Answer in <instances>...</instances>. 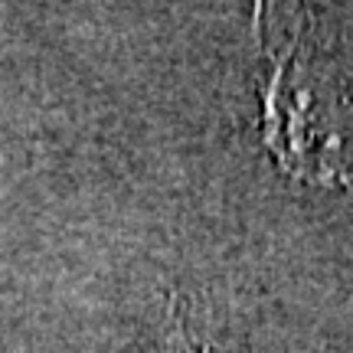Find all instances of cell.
I'll use <instances>...</instances> for the list:
<instances>
[{
  "mask_svg": "<svg viewBox=\"0 0 353 353\" xmlns=\"http://www.w3.org/2000/svg\"><path fill=\"white\" fill-rule=\"evenodd\" d=\"M154 353H219L213 347V341H206L203 334L190 327V321L180 314V307H170V330H167V337L161 341V347Z\"/></svg>",
  "mask_w": 353,
  "mask_h": 353,
  "instance_id": "7a4b0ae2",
  "label": "cell"
},
{
  "mask_svg": "<svg viewBox=\"0 0 353 353\" xmlns=\"http://www.w3.org/2000/svg\"><path fill=\"white\" fill-rule=\"evenodd\" d=\"M265 144L291 176L353 187V99L301 33L265 46Z\"/></svg>",
  "mask_w": 353,
  "mask_h": 353,
  "instance_id": "6da1fadb",
  "label": "cell"
}]
</instances>
